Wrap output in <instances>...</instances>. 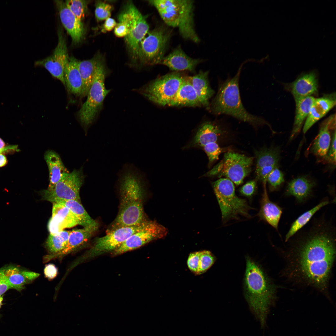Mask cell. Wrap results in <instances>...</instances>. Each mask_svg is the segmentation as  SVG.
Segmentation results:
<instances>
[{"label": "cell", "instance_id": "816d5d0a", "mask_svg": "<svg viewBox=\"0 0 336 336\" xmlns=\"http://www.w3.org/2000/svg\"><path fill=\"white\" fill-rule=\"evenodd\" d=\"M3 301V297L1 296H0V308H1L2 305V301Z\"/></svg>", "mask_w": 336, "mask_h": 336}, {"label": "cell", "instance_id": "30bf717a", "mask_svg": "<svg viewBox=\"0 0 336 336\" xmlns=\"http://www.w3.org/2000/svg\"><path fill=\"white\" fill-rule=\"evenodd\" d=\"M185 77L174 72L159 77L139 89L140 94L160 105H167L175 96Z\"/></svg>", "mask_w": 336, "mask_h": 336}, {"label": "cell", "instance_id": "1f68e13d", "mask_svg": "<svg viewBox=\"0 0 336 336\" xmlns=\"http://www.w3.org/2000/svg\"><path fill=\"white\" fill-rule=\"evenodd\" d=\"M102 60L100 57L96 56L89 60H78V68L83 83V96H87L99 65Z\"/></svg>", "mask_w": 336, "mask_h": 336}, {"label": "cell", "instance_id": "681fc988", "mask_svg": "<svg viewBox=\"0 0 336 336\" xmlns=\"http://www.w3.org/2000/svg\"><path fill=\"white\" fill-rule=\"evenodd\" d=\"M22 273L28 281H32L37 277L40 274L32 272L22 271Z\"/></svg>", "mask_w": 336, "mask_h": 336}, {"label": "cell", "instance_id": "277c9868", "mask_svg": "<svg viewBox=\"0 0 336 336\" xmlns=\"http://www.w3.org/2000/svg\"><path fill=\"white\" fill-rule=\"evenodd\" d=\"M242 66L232 78H229L219 85L218 92L208 108L215 114H225L247 122L255 128L268 125L263 118L249 113L241 101L239 86Z\"/></svg>", "mask_w": 336, "mask_h": 336}, {"label": "cell", "instance_id": "5bb4252c", "mask_svg": "<svg viewBox=\"0 0 336 336\" xmlns=\"http://www.w3.org/2000/svg\"><path fill=\"white\" fill-rule=\"evenodd\" d=\"M85 178L82 167L78 170L74 169L64 175L53 189L42 190L41 192L42 199L46 200L54 198L73 200L81 203L80 191Z\"/></svg>", "mask_w": 336, "mask_h": 336}, {"label": "cell", "instance_id": "d6a6232c", "mask_svg": "<svg viewBox=\"0 0 336 336\" xmlns=\"http://www.w3.org/2000/svg\"><path fill=\"white\" fill-rule=\"evenodd\" d=\"M315 99L313 97L310 96L296 102L295 117L290 140L294 138L300 131L304 120L307 117Z\"/></svg>", "mask_w": 336, "mask_h": 336}, {"label": "cell", "instance_id": "83f0119b", "mask_svg": "<svg viewBox=\"0 0 336 336\" xmlns=\"http://www.w3.org/2000/svg\"><path fill=\"white\" fill-rule=\"evenodd\" d=\"M317 79L314 72H310L298 78L291 86V92L295 102L310 96L317 91Z\"/></svg>", "mask_w": 336, "mask_h": 336}, {"label": "cell", "instance_id": "7c38bea8", "mask_svg": "<svg viewBox=\"0 0 336 336\" xmlns=\"http://www.w3.org/2000/svg\"><path fill=\"white\" fill-rule=\"evenodd\" d=\"M119 21L127 24L128 35L125 40L133 55L138 56L139 44L147 34L149 26L146 18L132 2H128L119 16Z\"/></svg>", "mask_w": 336, "mask_h": 336}, {"label": "cell", "instance_id": "7402d4cb", "mask_svg": "<svg viewBox=\"0 0 336 336\" xmlns=\"http://www.w3.org/2000/svg\"><path fill=\"white\" fill-rule=\"evenodd\" d=\"M334 117L328 118L321 125L319 133L309 147L310 152L317 157L324 158L330 146V130L335 128Z\"/></svg>", "mask_w": 336, "mask_h": 336}, {"label": "cell", "instance_id": "d6986e66", "mask_svg": "<svg viewBox=\"0 0 336 336\" xmlns=\"http://www.w3.org/2000/svg\"><path fill=\"white\" fill-rule=\"evenodd\" d=\"M52 203V216L48 225L50 234L58 233L79 224L78 219L68 208L60 204Z\"/></svg>", "mask_w": 336, "mask_h": 336}, {"label": "cell", "instance_id": "ac0fdd59", "mask_svg": "<svg viewBox=\"0 0 336 336\" xmlns=\"http://www.w3.org/2000/svg\"><path fill=\"white\" fill-rule=\"evenodd\" d=\"M55 2L58 11L63 25L71 36L72 42L80 43L85 34V28L82 21L78 19L62 0H55Z\"/></svg>", "mask_w": 336, "mask_h": 336}, {"label": "cell", "instance_id": "60d3db41", "mask_svg": "<svg viewBox=\"0 0 336 336\" xmlns=\"http://www.w3.org/2000/svg\"><path fill=\"white\" fill-rule=\"evenodd\" d=\"M258 181L255 178L246 182L240 189V193L245 197L251 198L256 191Z\"/></svg>", "mask_w": 336, "mask_h": 336}, {"label": "cell", "instance_id": "c3c4849f", "mask_svg": "<svg viewBox=\"0 0 336 336\" xmlns=\"http://www.w3.org/2000/svg\"><path fill=\"white\" fill-rule=\"evenodd\" d=\"M17 147L16 145H9L5 146V144L3 140L0 138V154L9 152L12 151H17Z\"/></svg>", "mask_w": 336, "mask_h": 336}, {"label": "cell", "instance_id": "bcb514c9", "mask_svg": "<svg viewBox=\"0 0 336 336\" xmlns=\"http://www.w3.org/2000/svg\"><path fill=\"white\" fill-rule=\"evenodd\" d=\"M11 289L4 274L3 268L0 269V296Z\"/></svg>", "mask_w": 336, "mask_h": 336}, {"label": "cell", "instance_id": "d4e9b609", "mask_svg": "<svg viewBox=\"0 0 336 336\" xmlns=\"http://www.w3.org/2000/svg\"><path fill=\"white\" fill-rule=\"evenodd\" d=\"M315 185V182L308 177H299L288 183L284 194L286 196L294 197L297 202L301 203L311 195Z\"/></svg>", "mask_w": 336, "mask_h": 336}, {"label": "cell", "instance_id": "7a4b0ae2", "mask_svg": "<svg viewBox=\"0 0 336 336\" xmlns=\"http://www.w3.org/2000/svg\"><path fill=\"white\" fill-rule=\"evenodd\" d=\"M117 175L120 197L119 211L107 232L138 225L147 220L143 206L144 175L133 164L126 163Z\"/></svg>", "mask_w": 336, "mask_h": 336}, {"label": "cell", "instance_id": "52a82bcc", "mask_svg": "<svg viewBox=\"0 0 336 336\" xmlns=\"http://www.w3.org/2000/svg\"><path fill=\"white\" fill-rule=\"evenodd\" d=\"M212 185L221 210L224 223L237 219L239 215L250 217L252 209L246 201L236 195L233 183L229 179L221 178L212 183Z\"/></svg>", "mask_w": 336, "mask_h": 336}, {"label": "cell", "instance_id": "4316f807", "mask_svg": "<svg viewBox=\"0 0 336 336\" xmlns=\"http://www.w3.org/2000/svg\"><path fill=\"white\" fill-rule=\"evenodd\" d=\"M208 72L200 71L196 74L188 78L197 95L202 106L208 109L209 100L215 91L211 87L208 78Z\"/></svg>", "mask_w": 336, "mask_h": 336}, {"label": "cell", "instance_id": "5b68a950", "mask_svg": "<svg viewBox=\"0 0 336 336\" xmlns=\"http://www.w3.org/2000/svg\"><path fill=\"white\" fill-rule=\"evenodd\" d=\"M148 2L157 11L168 26L176 28L184 39L199 42L194 19V2L191 0H153Z\"/></svg>", "mask_w": 336, "mask_h": 336}, {"label": "cell", "instance_id": "8d00e7d4", "mask_svg": "<svg viewBox=\"0 0 336 336\" xmlns=\"http://www.w3.org/2000/svg\"><path fill=\"white\" fill-rule=\"evenodd\" d=\"M65 3L67 7L79 20L82 21L87 10L88 1L80 0H67Z\"/></svg>", "mask_w": 336, "mask_h": 336}, {"label": "cell", "instance_id": "f907efd6", "mask_svg": "<svg viewBox=\"0 0 336 336\" xmlns=\"http://www.w3.org/2000/svg\"><path fill=\"white\" fill-rule=\"evenodd\" d=\"M7 163L6 157L2 154H0V167L4 166Z\"/></svg>", "mask_w": 336, "mask_h": 336}, {"label": "cell", "instance_id": "e575fe53", "mask_svg": "<svg viewBox=\"0 0 336 336\" xmlns=\"http://www.w3.org/2000/svg\"><path fill=\"white\" fill-rule=\"evenodd\" d=\"M3 269L4 274L11 288L18 291L23 289L28 281L17 267L10 266Z\"/></svg>", "mask_w": 336, "mask_h": 336}, {"label": "cell", "instance_id": "e0dca14e", "mask_svg": "<svg viewBox=\"0 0 336 336\" xmlns=\"http://www.w3.org/2000/svg\"><path fill=\"white\" fill-rule=\"evenodd\" d=\"M280 153L278 147H263L255 151L256 178L263 184H266L269 174L278 167Z\"/></svg>", "mask_w": 336, "mask_h": 336}, {"label": "cell", "instance_id": "7bdbcfd3", "mask_svg": "<svg viewBox=\"0 0 336 336\" xmlns=\"http://www.w3.org/2000/svg\"><path fill=\"white\" fill-rule=\"evenodd\" d=\"M199 256V251L192 253L189 254L187 261V265L189 269L196 274L198 271Z\"/></svg>", "mask_w": 336, "mask_h": 336}, {"label": "cell", "instance_id": "4dcf8cb0", "mask_svg": "<svg viewBox=\"0 0 336 336\" xmlns=\"http://www.w3.org/2000/svg\"><path fill=\"white\" fill-rule=\"evenodd\" d=\"M46 201L56 203L68 208L77 218L79 224L83 227H98L99 224L88 214L81 203L73 200L49 198Z\"/></svg>", "mask_w": 336, "mask_h": 336}, {"label": "cell", "instance_id": "74e56055", "mask_svg": "<svg viewBox=\"0 0 336 336\" xmlns=\"http://www.w3.org/2000/svg\"><path fill=\"white\" fill-rule=\"evenodd\" d=\"M284 181V174L278 167L274 168L269 174L266 180L270 192L278 190Z\"/></svg>", "mask_w": 336, "mask_h": 336}, {"label": "cell", "instance_id": "d590c367", "mask_svg": "<svg viewBox=\"0 0 336 336\" xmlns=\"http://www.w3.org/2000/svg\"><path fill=\"white\" fill-rule=\"evenodd\" d=\"M70 232L63 230L54 234H49L46 241V246L52 254H57L64 248Z\"/></svg>", "mask_w": 336, "mask_h": 336}, {"label": "cell", "instance_id": "f35d334b", "mask_svg": "<svg viewBox=\"0 0 336 336\" xmlns=\"http://www.w3.org/2000/svg\"><path fill=\"white\" fill-rule=\"evenodd\" d=\"M199 252L197 274L204 273L212 266L215 261V256L210 251L203 250Z\"/></svg>", "mask_w": 336, "mask_h": 336}, {"label": "cell", "instance_id": "ee69618b", "mask_svg": "<svg viewBox=\"0 0 336 336\" xmlns=\"http://www.w3.org/2000/svg\"><path fill=\"white\" fill-rule=\"evenodd\" d=\"M115 35L118 37H125L128 33V29L126 23L123 21H119L114 28Z\"/></svg>", "mask_w": 336, "mask_h": 336}, {"label": "cell", "instance_id": "ab89813d", "mask_svg": "<svg viewBox=\"0 0 336 336\" xmlns=\"http://www.w3.org/2000/svg\"><path fill=\"white\" fill-rule=\"evenodd\" d=\"M95 16L98 21H100L110 17L112 10V6L101 1H98L95 4Z\"/></svg>", "mask_w": 336, "mask_h": 336}, {"label": "cell", "instance_id": "484cf974", "mask_svg": "<svg viewBox=\"0 0 336 336\" xmlns=\"http://www.w3.org/2000/svg\"><path fill=\"white\" fill-rule=\"evenodd\" d=\"M78 62L74 57H69L65 67L64 78L65 86L70 92L77 96H83V83Z\"/></svg>", "mask_w": 336, "mask_h": 336}, {"label": "cell", "instance_id": "9a60e30c", "mask_svg": "<svg viewBox=\"0 0 336 336\" xmlns=\"http://www.w3.org/2000/svg\"><path fill=\"white\" fill-rule=\"evenodd\" d=\"M164 227L154 221H148L140 230L133 233L114 251L117 255L139 248L155 239L162 238L167 234Z\"/></svg>", "mask_w": 336, "mask_h": 336}, {"label": "cell", "instance_id": "6da1fadb", "mask_svg": "<svg viewBox=\"0 0 336 336\" xmlns=\"http://www.w3.org/2000/svg\"><path fill=\"white\" fill-rule=\"evenodd\" d=\"M301 238L297 249L300 271L309 282L325 288L334 259L335 234L329 224H316Z\"/></svg>", "mask_w": 336, "mask_h": 336}, {"label": "cell", "instance_id": "f546056e", "mask_svg": "<svg viewBox=\"0 0 336 336\" xmlns=\"http://www.w3.org/2000/svg\"><path fill=\"white\" fill-rule=\"evenodd\" d=\"M44 158L49 171V184L47 189L51 190L64 175L69 172L60 156L55 152L51 150L47 151L44 153Z\"/></svg>", "mask_w": 336, "mask_h": 336}, {"label": "cell", "instance_id": "3957f363", "mask_svg": "<svg viewBox=\"0 0 336 336\" xmlns=\"http://www.w3.org/2000/svg\"><path fill=\"white\" fill-rule=\"evenodd\" d=\"M244 284L245 296L249 306L264 328L274 299V289L261 268L249 257L246 258Z\"/></svg>", "mask_w": 336, "mask_h": 336}, {"label": "cell", "instance_id": "603a6c76", "mask_svg": "<svg viewBox=\"0 0 336 336\" xmlns=\"http://www.w3.org/2000/svg\"><path fill=\"white\" fill-rule=\"evenodd\" d=\"M97 227H83L73 230L69 234L67 245L61 251L55 254L47 255L46 259L50 260L62 257L85 244L98 229Z\"/></svg>", "mask_w": 336, "mask_h": 336}, {"label": "cell", "instance_id": "ffe728a7", "mask_svg": "<svg viewBox=\"0 0 336 336\" xmlns=\"http://www.w3.org/2000/svg\"><path fill=\"white\" fill-rule=\"evenodd\" d=\"M200 62L199 59L189 56L179 46L168 55L164 56L160 64L167 66L173 71L192 72Z\"/></svg>", "mask_w": 336, "mask_h": 336}, {"label": "cell", "instance_id": "f6af8a7d", "mask_svg": "<svg viewBox=\"0 0 336 336\" xmlns=\"http://www.w3.org/2000/svg\"><path fill=\"white\" fill-rule=\"evenodd\" d=\"M45 276L48 279H52L57 275L58 269L53 264H50L47 265L44 269Z\"/></svg>", "mask_w": 336, "mask_h": 336}, {"label": "cell", "instance_id": "f1b7e54d", "mask_svg": "<svg viewBox=\"0 0 336 336\" xmlns=\"http://www.w3.org/2000/svg\"><path fill=\"white\" fill-rule=\"evenodd\" d=\"M167 105L193 107L202 106L187 77H185L175 96Z\"/></svg>", "mask_w": 336, "mask_h": 336}, {"label": "cell", "instance_id": "8992f818", "mask_svg": "<svg viewBox=\"0 0 336 336\" xmlns=\"http://www.w3.org/2000/svg\"><path fill=\"white\" fill-rule=\"evenodd\" d=\"M107 70L103 60L98 67L93 81L87 95V98L79 110L78 118L86 132L102 110L104 100L110 90L105 88Z\"/></svg>", "mask_w": 336, "mask_h": 336}, {"label": "cell", "instance_id": "2e32d148", "mask_svg": "<svg viewBox=\"0 0 336 336\" xmlns=\"http://www.w3.org/2000/svg\"><path fill=\"white\" fill-rule=\"evenodd\" d=\"M58 41L52 54L36 61L35 65L44 67L54 77L60 80L65 86L64 72L69 57L65 38L62 30L58 31Z\"/></svg>", "mask_w": 336, "mask_h": 336}, {"label": "cell", "instance_id": "7dc6e473", "mask_svg": "<svg viewBox=\"0 0 336 336\" xmlns=\"http://www.w3.org/2000/svg\"><path fill=\"white\" fill-rule=\"evenodd\" d=\"M117 23L113 19L109 17L105 20L102 27L101 31L103 32L110 31L114 28Z\"/></svg>", "mask_w": 336, "mask_h": 336}, {"label": "cell", "instance_id": "b9f144b4", "mask_svg": "<svg viewBox=\"0 0 336 336\" xmlns=\"http://www.w3.org/2000/svg\"><path fill=\"white\" fill-rule=\"evenodd\" d=\"M322 161L335 165L336 131L334 130L331 138V144L326 155L322 159Z\"/></svg>", "mask_w": 336, "mask_h": 336}, {"label": "cell", "instance_id": "8fae6325", "mask_svg": "<svg viewBox=\"0 0 336 336\" xmlns=\"http://www.w3.org/2000/svg\"><path fill=\"white\" fill-rule=\"evenodd\" d=\"M170 36L169 30L162 26L148 32L139 44L138 56L141 63L145 65L160 64Z\"/></svg>", "mask_w": 336, "mask_h": 336}, {"label": "cell", "instance_id": "4fadbf2b", "mask_svg": "<svg viewBox=\"0 0 336 336\" xmlns=\"http://www.w3.org/2000/svg\"><path fill=\"white\" fill-rule=\"evenodd\" d=\"M148 221L146 220L138 225L121 227L107 232L105 236L95 240L93 246L81 259H90L114 251L131 236L143 227Z\"/></svg>", "mask_w": 336, "mask_h": 336}, {"label": "cell", "instance_id": "cb8c5ba5", "mask_svg": "<svg viewBox=\"0 0 336 336\" xmlns=\"http://www.w3.org/2000/svg\"><path fill=\"white\" fill-rule=\"evenodd\" d=\"M263 187L264 191L258 216L260 219L278 230L282 213V209L278 204L270 200L267 191L266 184H263Z\"/></svg>", "mask_w": 336, "mask_h": 336}, {"label": "cell", "instance_id": "ba28073f", "mask_svg": "<svg viewBox=\"0 0 336 336\" xmlns=\"http://www.w3.org/2000/svg\"><path fill=\"white\" fill-rule=\"evenodd\" d=\"M226 133L227 131L218 123L205 122L199 126L192 139L184 149L199 148L203 149L208 156V167L210 168L218 160L222 153L228 151L227 148L221 147L219 143Z\"/></svg>", "mask_w": 336, "mask_h": 336}, {"label": "cell", "instance_id": "9c48e42d", "mask_svg": "<svg viewBox=\"0 0 336 336\" xmlns=\"http://www.w3.org/2000/svg\"><path fill=\"white\" fill-rule=\"evenodd\" d=\"M254 159L243 154L227 151L224 153L223 159L203 176L225 177L239 185L251 172Z\"/></svg>", "mask_w": 336, "mask_h": 336}, {"label": "cell", "instance_id": "836d02e7", "mask_svg": "<svg viewBox=\"0 0 336 336\" xmlns=\"http://www.w3.org/2000/svg\"><path fill=\"white\" fill-rule=\"evenodd\" d=\"M329 203L328 200H324L298 217L292 223L289 230L286 234L285 241H287L306 224L316 212Z\"/></svg>", "mask_w": 336, "mask_h": 336}, {"label": "cell", "instance_id": "44dd1931", "mask_svg": "<svg viewBox=\"0 0 336 336\" xmlns=\"http://www.w3.org/2000/svg\"><path fill=\"white\" fill-rule=\"evenodd\" d=\"M335 104V94L334 93L315 98L305 123L303 129V133H306L316 122L326 114Z\"/></svg>", "mask_w": 336, "mask_h": 336}]
</instances>
